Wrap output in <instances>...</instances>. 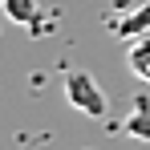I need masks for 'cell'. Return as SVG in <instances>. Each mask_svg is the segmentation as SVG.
Wrapping results in <instances>:
<instances>
[{
  "instance_id": "cell-5",
  "label": "cell",
  "mask_w": 150,
  "mask_h": 150,
  "mask_svg": "<svg viewBox=\"0 0 150 150\" xmlns=\"http://www.w3.org/2000/svg\"><path fill=\"white\" fill-rule=\"evenodd\" d=\"M118 33H122L126 41H130V37H134V41H138V37H146V33H150V0L142 4V8H134L126 21H118Z\"/></svg>"
},
{
  "instance_id": "cell-2",
  "label": "cell",
  "mask_w": 150,
  "mask_h": 150,
  "mask_svg": "<svg viewBox=\"0 0 150 150\" xmlns=\"http://www.w3.org/2000/svg\"><path fill=\"white\" fill-rule=\"evenodd\" d=\"M122 134L134 142H146L150 146V98H134L130 114L122 118Z\"/></svg>"
},
{
  "instance_id": "cell-4",
  "label": "cell",
  "mask_w": 150,
  "mask_h": 150,
  "mask_svg": "<svg viewBox=\"0 0 150 150\" xmlns=\"http://www.w3.org/2000/svg\"><path fill=\"white\" fill-rule=\"evenodd\" d=\"M4 16H8L12 25L33 28L41 21V0H4Z\"/></svg>"
},
{
  "instance_id": "cell-1",
  "label": "cell",
  "mask_w": 150,
  "mask_h": 150,
  "mask_svg": "<svg viewBox=\"0 0 150 150\" xmlns=\"http://www.w3.org/2000/svg\"><path fill=\"white\" fill-rule=\"evenodd\" d=\"M61 93H65V101L73 105L77 114H85V118H105V114H110L105 89L98 85V77L85 73V69H65V77H61Z\"/></svg>"
},
{
  "instance_id": "cell-3",
  "label": "cell",
  "mask_w": 150,
  "mask_h": 150,
  "mask_svg": "<svg viewBox=\"0 0 150 150\" xmlns=\"http://www.w3.org/2000/svg\"><path fill=\"white\" fill-rule=\"evenodd\" d=\"M126 69L138 77V81L150 85V33L138 37V41H130V49H126Z\"/></svg>"
}]
</instances>
